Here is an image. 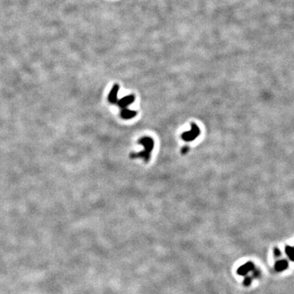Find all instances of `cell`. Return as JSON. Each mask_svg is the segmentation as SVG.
<instances>
[{"instance_id":"277c9868","label":"cell","mask_w":294,"mask_h":294,"mask_svg":"<svg viewBox=\"0 0 294 294\" xmlns=\"http://www.w3.org/2000/svg\"><path fill=\"white\" fill-rule=\"evenodd\" d=\"M119 89V85L118 84H115L114 87H112L110 92L108 95V101L110 103L112 104H116L118 101V92Z\"/></svg>"},{"instance_id":"52a82bcc","label":"cell","mask_w":294,"mask_h":294,"mask_svg":"<svg viewBox=\"0 0 294 294\" xmlns=\"http://www.w3.org/2000/svg\"><path fill=\"white\" fill-rule=\"evenodd\" d=\"M288 267V262L286 260L278 261L275 263V269L276 271H278V272L284 271V270H285Z\"/></svg>"},{"instance_id":"8992f818","label":"cell","mask_w":294,"mask_h":294,"mask_svg":"<svg viewBox=\"0 0 294 294\" xmlns=\"http://www.w3.org/2000/svg\"><path fill=\"white\" fill-rule=\"evenodd\" d=\"M137 115V112L135 111V110H128V109L125 108V109H122L121 110V117L124 118V119H130V118H133V117H135L136 115Z\"/></svg>"},{"instance_id":"9c48e42d","label":"cell","mask_w":294,"mask_h":294,"mask_svg":"<svg viewBox=\"0 0 294 294\" xmlns=\"http://www.w3.org/2000/svg\"><path fill=\"white\" fill-rule=\"evenodd\" d=\"M274 254H275V257H280V256H281V252H280V250H279V248H275V249H274Z\"/></svg>"},{"instance_id":"7a4b0ae2","label":"cell","mask_w":294,"mask_h":294,"mask_svg":"<svg viewBox=\"0 0 294 294\" xmlns=\"http://www.w3.org/2000/svg\"><path fill=\"white\" fill-rule=\"evenodd\" d=\"M199 133H200V130H199L198 126L195 123H192L190 131L182 133L181 134V138L186 141H194V140L197 138V136L199 135Z\"/></svg>"},{"instance_id":"ba28073f","label":"cell","mask_w":294,"mask_h":294,"mask_svg":"<svg viewBox=\"0 0 294 294\" xmlns=\"http://www.w3.org/2000/svg\"><path fill=\"white\" fill-rule=\"evenodd\" d=\"M285 253L287 254V256L288 257V258H289L292 261H294V247L286 246V247H285Z\"/></svg>"},{"instance_id":"30bf717a","label":"cell","mask_w":294,"mask_h":294,"mask_svg":"<svg viewBox=\"0 0 294 294\" xmlns=\"http://www.w3.org/2000/svg\"><path fill=\"white\" fill-rule=\"evenodd\" d=\"M188 150H189V147L186 146V147H184V148L181 149V153H182V154H185V153H186Z\"/></svg>"},{"instance_id":"6da1fadb","label":"cell","mask_w":294,"mask_h":294,"mask_svg":"<svg viewBox=\"0 0 294 294\" xmlns=\"http://www.w3.org/2000/svg\"><path fill=\"white\" fill-rule=\"evenodd\" d=\"M138 141L141 145L144 146L143 151L136 154H131L130 157L132 158H141L146 162H148L150 158L152 150L154 148V140L150 136H143L140 138Z\"/></svg>"},{"instance_id":"5b68a950","label":"cell","mask_w":294,"mask_h":294,"mask_svg":"<svg viewBox=\"0 0 294 294\" xmlns=\"http://www.w3.org/2000/svg\"><path fill=\"white\" fill-rule=\"evenodd\" d=\"M254 270V265L252 262H247L244 265L241 266L238 270V275H246L248 272Z\"/></svg>"},{"instance_id":"3957f363","label":"cell","mask_w":294,"mask_h":294,"mask_svg":"<svg viewBox=\"0 0 294 294\" xmlns=\"http://www.w3.org/2000/svg\"><path fill=\"white\" fill-rule=\"evenodd\" d=\"M134 100H135V96L133 95H128V96L123 97L122 99L118 100L116 105H118L120 108L125 109L127 108V105H131L134 101Z\"/></svg>"}]
</instances>
